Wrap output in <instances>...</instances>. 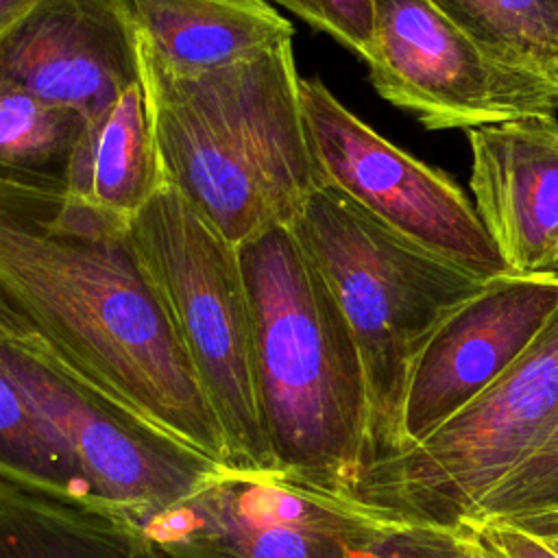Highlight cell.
<instances>
[{"label":"cell","mask_w":558,"mask_h":558,"mask_svg":"<svg viewBox=\"0 0 558 558\" xmlns=\"http://www.w3.org/2000/svg\"><path fill=\"white\" fill-rule=\"evenodd\" d=\"M142 50L177 74L209 72L292 41L268 0H129Z\"/></svg>","instance_id":"obj_14"},{"label":"cell","mask_w":558,"mask_h":558,"mask_svg":"<svg viewBox=\"0 0 558 558\" xmlns=\"http://www.w3.org/2000/svg\"><path fill=\"white\" fill-rule=\"evenodd\" d=\"M364 61L375 92L429 131L558 113V87L495 61L429 0H377Z\"/></svg>","instance_id":"obj_10"},{"label":"cell","mask_w":558,"mask_h":558,"mask_svg":"<svg viewBox=\"0 0 558 558\" xmlns=\"http://www.w3.org/2000/svg\"><path fill=\"white\" fill-rule=\"evenodd\" d=\"M0 558H170L135 523L0 477Z\"/></svg>","instance_id":"obj_16"},{"label":"cell","mask_w":558,"mask_h":558,"mask_svg":"<svg viewBox=\"0 0 558 558\" xmlns=\"http://www.w3.org/2000/svg\"><path fill=\"white\" fill-rule=\"evenodd\" d=\"M0 477L26 488L87 501L94 488L61 432L0 366Z\"/></svg>","instance_id":"obj_17"},{"label":"cell","mask_w":558,"mask_h":558,"mask_svg":"<svg viewBox=\"0 0 558 558\" xmlns=\"http://www.w3.org/2000/svg\"><path fill=\"white\" fill-rule=\"evenodd\" d=\"M495 61L558 87V0H429Z\"/></svg>","instance_id":"obj_18"},{"label":"cell","mask_w":558,"mask_h":558,"mask_svg":"<svg viewBox=\"0 0 558 558\" xmlns=\"http://www.w3.org/2000/svg\"><path fill=\"white\" fill-rule=\"evenodd\" d=\"M473 207L514 275L558 272V118L466 129Z\"/></svg>","instance_id":"obj_13"},{"label":"cell","mask_w":558,"mask_h":558,"mask_svg":"<svg viewBox=\"0 0 558 558\" xmlns=\"http://www.w3.org/2000/svg\"><path fill=\"white\" fill-rule=\"evenodd\" d=\"M0 301L85 379L227 464L218 418L129 218L0 179Z\"/></svg>","instance_id":"obj_1"},{"label":"cell","mask_w":558,"mask_h":558,"mask_svg":"<svg viewBox=\"0 0 558 558\" xmlns=\"http://www.w3.org/2000/svg\"><path fill=\"white\" fill-rule=\"evenodd\" d=\"M530 532L541 534L543 538H547L554 549L558 551V517H549V519H538V521H527V523H517Z\"/></svg>","instance_id":"obj_25"},{"label":"cell","mask_w":558,"mask_h":558,"mask_svg":"<svg viewBox=\"0 0 558 558\" xmlns=\"http://www.w3.org/2000/svg\"><path fill=\"white\" fill-rule=\"evenodd\" d=\"M85 118L0 81V179L65 190Z\"/></svg>","instance_id":"obj_19"},{"label":"cell","mask_w":558,"mask_h":558,"mask_svg":"<svg viewBox=\"0 0 558 558\" xmlns=\"http://www.w3.org/2000/svg\"><path fill=\"white\" fill-rule=\"evenodd\" d=\"M290 229L353 333L373 464L390 460L405 447L403 399L418 353L486 279L392 231L325 183L307 196Z\"/></svg>","instance_id":"obj_4"},{"label":"cell","mask_w":558,"mask_h":558,"mask_svg":"<svg viewBox=\"0 0 558 558\" xmlns=\"http://www.w3.org/2000/svg\"><path fill=\"white\" fill-rule=\"evenodd\" d=\"M364 59L375 33L377 0H272Z\"/></svg>","instance_id":"obj_22"},{"label":"cell","mask_w":558,"mask_h":558,"mask_svg":"<svg viewBox=\"0 0 558 558\" xmlns=\"http://www.w3.org/2000/svg\"><path fill=\"white\" fill-rule=\"evenodd\" d=\"M556 307L558 272L490 279L453 310L414 362L401 416L403 451L484 392L532 344Z\"/></svg>","instance_id":"obj_11"},{"label":"cell","mask_w":558,"mask_h":558,"mask_svg":"<svg viewBox=\"0 0 558 558\" xmlns=\"http://www.w3.org/2000/svg\"><path fill=\"white\" fill-rule=\"evenodd\" d=\"M0 366L68 440L96 506L116 517L168 508L220 466L68 366L2 301Z\"/></svg>","instance_id":"obj_7"},{"label":"cell","mask_w":558,"mask_h":558,"mask_svg":"<svg viewBox=\"0 0 558 558\" xmlns=\"http://www.w3.org/2000/svg\"><path fill=\"white\" fill-rule=\"evenodd\" d=\"M140 54L166 185L235 246L292 227L320 185L292 41L198 74Z\"/></svg>","instance_id":"obj_2"},{"label":"cell","mask_w":558,"mask_h":558,"mask_svg":"<svg viewBox=\"0 0 558 558\" xmlns=\"http://www.w3.org/2000/svg\"><path fill=\"white\" fill-rule=\"evenodd\" d=\"M549 517H558V425L480 501L466 523H527Z\"/></svg>","instance_id":"obj_20"},{"label":"cell","mask_w":558,"mask_h":558,"mask_svg":"<svg viewBox=\"0 0 558 558\" xmlns=\"http://www.w3.org/2000/svg\"><path fill=\"white\" fill-rule=\"evenodd\" d=\"M0 81L96 116L142 81L129 0H33L0 35Z\"/></svg>","instance_id":"obj_12"},{"label":"cell","mask_w":558,"mask_h":558,"mask_svg":"<svg viewBox=\"0 0 558 558\" xmlns=\"http://www.w3.org/2000/svg\"><path fill=\"white\" fill-rule=\"evenodd\" d=\"M238 253L272 469L362 501L373 464L368 397L344 314L290 227H272Z\"/></svg>","instance_id":"obj_3"},{"label":"cell","mask_w":558,"mask_h":558,"mask_svg":"<svg viewBox=\"0 0 558 558\" xmlns=\"http://www.w3.org/2000/svg\"><path fill=\"white\" fill-rule=\"evenodd\" d=\"M33 0H0V35L28 9Z\"/></svg>","instance_id":"obj_24"},{"label":"cell","mask_w":558,"mask_h":558,"mask_svg":"<svg viewBox=\"0 0 558 558\" xmlns=\"http://www.w3.org/2000/svg\"><path fill=\"white\" fill-rule=\"evenodd\" d=\"M161 187L166 181L142 78L85 120L63 192L131 220Z\"/></svg>","instance_id":"obj_15"},{"label":"cell","mask_w":558,"mask_h":558,"mask_svg":"<svg viewBox=\"0 0 558 558\" xmlns=\"http://www.w3.org/2000/svg\"><path fill=\"white\" fill-rule=\"evenodd\" d=\"M473 525L506 558H558V551L547 538L517 523L480 521Z\"/></svg>","instance_id":"obj_23"},{"label":"cell","mask_w":558,"mask_h":558,"mask_svg":"<svg viewBox=\"0 0 558 558\" xmlns=\"http://www.w3.org/2000/svg\"><path fill=\"white\" fill-rule=\"evenodd\" d=\"M401 521L277 469L220 464L183 499L131 523L170 558H349Z\"/></svg>","instance_id":"obj_8"},{"label":"cell","mask_w":558,"mask_h":558,"mask_svg":"<svg viewBox=\"0 0 558 558\" xmlns=\"http://www.w3.org/2000/svg\"><path fill=\"white\" fill-rule=\"evenodd\" d=\"M556 425L558 307L484 392L408 451L373 464L362 501L412 523H466Z\"/></svg>","instance_id":"obj_6"},{"label":"cell","mask_w":558,"mask_h":558,"mask_svg":"<svg viewBox=\"0 0 558 558\" xmlns=\"http://www.w3.org/2000/svg\"><path fill=\"white\" fill-rule=\"evenodd\" d=\"M301 102L320 183L475 277L514 275L449 174L381 137L318 78H301Z\"/></svg>","instance_id":"obj_9"},{"label":"cell","mask_w":558,"mask_h":558,"mask_svg":"<svg viewBox=\"0 0 558 558\" xmlns=\"http://www.w3.org/2000/svg\"><path fill=\"white\" fill-rule=\"evenodd\" d=\"M131 229L218 418L227 464L272 469L238 246L168 185Z\"/></svg>","instance_id":"obj_5"},{"label":"cell","mask_w":558,"mask_h":558,"mask_svg":"<svg viewBox=\"0 0 558 558\" xmlns=\"http://www.w3.org/2000/svg\"><path fill=\"white\" fill-rule=\"evenodd\" d=\"M349 558H506L497 551L473 523L436 525L401 521Z\"/></svg>","instance_id":"obj_21"}]
</instances>
